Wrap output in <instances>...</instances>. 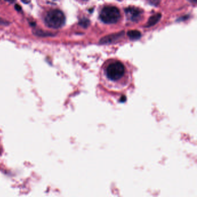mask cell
Listing matches in <instances>:
<instances>
[{
	"instance_id": "1",
	"label": "cell",
	"mask_w": 197,
	"mask_h": 197,
	"mask_svg": "<svg viewBox=\"0 0 197 197\" xmlns=\"http://www.w3.org/2000/svg\"><path fill=\"white\" fill-rule=\"evenodd\" d=\"M126 69L120 61L112 63L104 71V85L106 89L113 91H121L127 89L129 85Z\"/></svg>"
},
{
	"instance_id": "7",
	"label": "cell",
	"mask_w": 197,
	"mask_h": 197,
	"mask_svg": "<svg viewBox=\"0 0 197 197\" xmlns=\"http://www.w3.org/2000/svg\"><path fill=\"white\" fill-rule=\"evenodd\" d=\"M79 24L82 25V26L85 27H87V26L89 25V21L87 19H84V20H82L80 22Z\"/></svg>"
},
{
	"instance_id": "11",
	"label": "cell",
	"mask_w": 197,
	"mask_h": 197,
	"mask_svg": "<svg viewBox=\"0 0 197 197\" xmlns=\"http://www.w3.org/2000/svg\"><path fill=\"white\" fill-rule=\"evenodd\" d=\"M7 1H8L9 2H13L15 0H6Z\"/></svg>"
},
{
	"instance_id": "6",
	"label": "cell",
	"mask_w": 197,
	"mask_h": 197,
	"mask_svg": "<svg viewBox=\"0 0 197 197\" xmlns=\"http://www.w3.org/2000/svg\"><path fill=\"white\" fill-rule=\"evenodd\" d=\"M129 37L131 40H138L141 38V32L137 30H131L127 33Z\"/></svg>"
},
{
	"instance_id": "10",
	"label": "cell",
	"mask_w": 197,
	"mask_h": 197,
	"mask_svg": "<svg viewBox=\"0 0 197 197\" xmlns=\"http://www.w3.org/2000/svg\"><path fill=\"white\" fill-rule=\"evenodd\" d=\"M22 1V2H24V3H26V4H27V3H28L30 1V0H21Z\"/></svg>"
},
{
	"instance_id": "2",
	"label": "cell",
	"mask_w": 197,
	"mask_h": 197,
	"mask_svg": "<svg viewBox=\"0 0 197 197\" xmlns=\"http://www.w3.org/2000/svg\"><path fill=\"white\" fill-rule=\"evenodd\" d=\"M45 21L49 27L58 29L64 26L65 17L63 12L60 10L53 9L47 13L45 17Z\"/></svg>"
},
{
	"instance_id": "4",
	"label": "cell",
	"mask_w": 197,
	"mask_h": 197,
	"mask_svg": "<svg viewBox=\"0 0 197 197\" xmlns=\"http://www.w3.org/2000/svg\"><path fill=\"white\" fill-rule=\"evenodd\" d=\"M126 16L129 20L137 21L141 18L142 12L135 7H129L125 9Z\"/></svg>"
},
{
	"instance_id": "3",
	"label": "cell",
	"mask_w": 197,
	"mask_h": 197,
	"mask_svg": "<svg viewBox=\"0 0 197 197\" xmlns=\"http://www.w3.org/2000/svg\"><path fill=\"white\" fill-rule=\"evenodd\" d=\"M100 18L105 23H116L120 18V11L115 7H105L101 12Z\"/></svg>"
},
{
	"instance_id": "9",
	"label": "cell",
	"mask_w": 197,
	"mask_h": 197,
	"mask_svg": "<svg viewBox=\"0 0 197 197\" xmlns=\"http://www.w3.org/2000/svg\"><path fill=\"white\" fill-rule=\"evenodd\" d=\"M7 24V22L5 21L4 20H0V24Z\"/></svg>"
},
{
	"instance_id": "5",
	"label": "cell",
	"mask_w": 197,
	"mask_h": 197,
	"mask_svg": "<svg viewBox=\"0 0 197 197\" xmlns=\"http://www.w3.org/2000/svg\"><path fill=\"white\" fill-rule=\"evenodd\" d=\"M161 14H160V13H158L157 15H154V16H152V17L149 19V21H148V22L147 26H148V27H150V26H152L153 25L156 24L157 22L161 19Z\"/></svg>"
},
{
	"instance_id": "8",
	"label": "cell",
	"mask_w": 197,
	"mask_h": 197,
	"mask_svg": "<svg viewBox=\"0 0 197 197\" xmlns=\"http://www.w3.org/2000/svg\"><path fill=\"white\" fill-rule=\"evenodd\" d=\"M15 8H16V10H17V11H20L21 10V7L18 5H16Z\"/></svg>"
}]
</instances>
